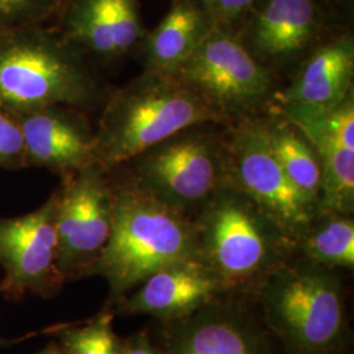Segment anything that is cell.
I'll return each mask as SVG.
<instances>
[{"label":"cell","instance_id":"obj_1","mask_svg":"<svg viewBox=\"0 0 354 354\" xmlns=\"http://www.w3.org/2000/svg\"><path fill=\"white\" fill-rule=\"evenodd\" d=\"M225 122L203 96L175 76L145 70L106 95L95 127L96 162L114 171L185 129Z\"/></svg>","mask_w":354,"mask_h":354},{"label":"cell","instance_id":"obj_2","mask_svg":"<svg viewBox=\"0 0 354 354\" xmlns=\"http://www.w3.org/2000/svg\"><path fill=\"white\" fill-rule=\"evenodd\" d=\"M106 97L89 58L44 24L0 30V105L26 112L49 105L82 111Z\"/></svg>","mask_w":354,"mask_h":354},{"label":"cell","instance_id":"obj_3","mask_svg":"<svg viewBox=\"0 0 354 354\" xmlns=\"http://www.w3.org/2000/svg\"><path fill=\"white\" fill-rule=\"evenodd\" d=\"M111 175L112 231L91 274L105 277L118 297L165 266L197 257V241L189 216L140 189L127 176L118 180Z\"/></svg>","mask_w":354,"mask_h":354},{"label":"cell","instance_id":"obj_4","mask_svg":"<svg viewBox=\"0 0 354 354\" xmlns=\"http://www.w3.org/2000/svg\"><path fill=\"white\" fill-rule=\"evenodd\" d=\"M197 215V257L222 286L269 276L292 247L256 203L228 183Z\"/></svg>","mask_w":354,"mask_h":354},{"label":"cell","instance_id":"obj_5","mask_svg":"<svg viewBox=\"0 0 354 354\" xmlns=\"http://www.w3.org/2000/svg\"><path fill=\"white\" fill-rule=\"evenodd\" d=\"M189 127L127 162V177L167 206L192 218L226 183L225 134Z\"/></svg>","mask_w":354,"mask_h":354},{"label":"cell","instance_id":"obj_6","mask_svg":"<svg viewBox=\"0 0 354 354\" xmlns=\"http://www.w3.org/2000/svg\"><path fill=\"white\" fill-rule=\"evenodd\" d=\"M327 269L315 264L281 266L268 276V322L295 354H328L340 342L342 285Z\"/></svg>","mask_w":354,"mask_h":354},{"label":"cell","instance_id":"obj_7","mask_svg":"<svg viewBox=\"0 0 354 354\" xmlns=\"http://www.w3.org/2000/svg\"><path fill=\"white\" fill-rule=\"evenodd\" d=\"M226 183L247 194L279 227L292 247L298 245L317 209L294 187L268 143L264 118L238 121L225 133Z\"/></svg>","mask_w":354,"mask_h":354},{"label":"cell","instance_id":"obj_8","mask_svg":"<svg viewBox=\"0 0 354 354\" xmlns=\"http://www.w3.org/2000/svg\"><path fill=\"white\" fill-rule=\"evenodd\" d=\"M171 75L203 96L226 121L253 118L270 97L273 75L241 44L235 30L214 26Z\"/></svg>","mask_w":354,"mask_h":354},{"label":"cell","instance_id":"obj_9","mask_svg":"<svg viewBox=\"0 0 354 354\" xmlns=\"http://www.w3.org/2000/svg\"><path fill=\"white\" fill-rule=\"evenodd\" d=\"M55 192L58 268L64 279L91 274L108 243L113 216V181L97 162L61 177Z\"/></svg>","mask_w":354,"mask_h":354},{"label":"cell","instance_id":"obj_10","mask_svg":"<svg viewBox=\"0 0 354 354\" xmlns=\"http://www.w3.org/2000/svg\"><path fill=\"white\" fill-rule=\"evenodd\" d=\"M55 207L57 197L53 192L35 212L0 218V266L4 270L0 286L7 297L20 298L26 292L50 297L62 286Z\"/></svg>","mask_w":354,"mask_h":354},{"label":"cell","instance_id":"obj_11","mask_svg":"<svg viewBox=\"0 0 354 354\" xmlns=\"http://www.w3.org/2000/svg\"><path fill=\"white\" fill-rule=\"evenodd\" d=\"M239 26L241 44L272 71L323 42L328 12L324 0H256Z\"/></svg>","mask_w":354,"mask_h":354},{"label":"cell","instance_id":"obj_12","mask_svg":"<svg viewBox=\"0 0 354 354\" xmlns=\"http://www.w3.org/2000/svg\"><path fill=\"white\" fill-rule=\"evenodd\" d=\"M13 113L24 136L28 168L64 177L96 162L95 129L86 111L49 105Z\"/></svg>","mask_w":354,"mask_h":354},{"label":"cell","instance_id":"obj_13","mask_svg":"<svg viewBox=\"0 0 354 354\" xmlns=\"http://www.w3.org/2000/svg\"><path fill=\"white\" fill-rule=\"evenodd\" d=\"M354 38L351 33L320 42L279 95L281 115L289 121L326 113L353 89Z\"/></svg>","mask_w":354,"mask_h":354},{"label":"cell","instance_id":"obj_14","mask_svg":"<svg viewBox=\"0 0 354 354\" xmlns=\"http://www.w3.org/2000/svg\"><path fill=\"white\" fill-rule=\"evenodd\" d=\"M59 13L64 37L102 62L127 55L146 35L140 0H70Z\"/></svg>","mask_w":354,"mask_h":354},{"label":"cell","instance_id":"obj_15","mask_svg":"<svg viewBox=\"0 0 354 354\" xmlns=\"http://www.w3.org/2000/svg\"><path fill=\"white\" fill-rule=\"evenodd\" d=\"M221 288L213 272L198 257H192L145 279L140 290L122 304L121 311L180 319L210 304Z\"/></svg>","mask_w":354,"mask_h":354},{"label":"cell","instance_id":"obj_16","mask_svg":"<svg viewBox=\"0 0 354 354\" xmlns=\"http://www.w3.org/2000/svg\"><path fill=\"white\" fill-rule=\"evenodd\" d=\"M168 332L165 354H273L266 336L234 310H196Z\"/></svg>","mask_w":354,"mask_h":354},{"label":"cell","instance_id":"obj_17","mask_svg":"<svg viewBox=\"0 0 354 354\" xmlns=\"http://www.w3.org/2000/svg\"><path fill=\"white\" fill-rule=\"evenodd\" d=\"M214 26L193 0H174L163 20L140 42L145 70L172 74L198 49Z\"/></svg>","mask_w":354,"mask_h":354},{"label":"cell","instance_id":"obj_18","mask_svg":"<svg viewBox=\"0 0 354 354\" xmlns=\"http://www.w3.org/2000/svg\"><path fill=\"white\" fill-rule=\"evenodd\" d=\"M268 143L285 174L307 201L315 206L320 196L322 167L315 147L282 115L264 118Z\"/></svg>","mask_w":354,"mask_h":354},{"label":"cell","instance_id":"obj_19","mask_svg":"<svg viewBox=\"0 0 354 354\" xmlns=\"http://www.w3.org/2000/svg\"><path fill=\"white\" fill-rule=\"evenodd\" d=\"M292 125L304 133L319 155L322 184L317 214H353L354 150L344 147L314 125Z\"/></svg>","mask_w":354,"mask_h":354},{"label":"cell","instance_id":"obj_20","mask_svg":"<svg viewBox=\"0 0 354 354\" xmlns=\"http://www.w3.org/2000/svg\"><path fill=\"white\" fill-rule=\"evenodd\" d=\"M298 245L302 247L311 264L324 268H353L352 215L319 213Z\"/></svg>","mask_w":354,"mask_h":354},{"label":"cell","instance_id":"obj_21","mask_svg":"<svg viewBox=\"0 0 354 354\" xmlns=\"http://www.w3.org/2000/svg\"><path fill=\"white\" fill-rule=\"evenodd\" d=\"M66 354H124L112 328V315L102 314L84 327L61 333Z\"/></svg>","mask_w":354,"mask_h":354},{"label":"cell","instance_id":"obj_22","mask_svg":"<svg viewBox=\"0 0 354 354\" xmlns=\"http://www.w3.org/2000/svg\"><path fill=\"white\" fill-rule=\"evenodd\" d=\"M61 10L62 0H0V30L44 24Z\"/></svg>","mask_w":354,"mask_h":354},{"label":"cell","instance_id":"obj_23","mask_svg":"<svg viewBox=\"0 0 354 354\" xmlns=\"http://www.w3.org/2000/svg\"><path fill=\"white\" fill-rule=\"evenodd\" d=\"M0 168L19 171L28 168L26 142L16 115L0 105Z\"/></svg>","mask_w":354,"mask_h":354},{"label":"cell","instance_id":"obj_24","mask_svg":"<svg viewBox=\"0 0 354 354\" xmlns=\"http://www.w3.org/2000/svg\"><path fill=\"white\" fill-rule=\"evenodd\" d=\"M197 3L215 26H239L243 17L252 8L256 0H193Z\"/></svg>","mask_w":354,"mask_h":354},{"label":"cell","instance_id":"obj_25","mask_svg":"<svg viewBox=\"0 0 354 354\" xmlns=\"http://www.w3.org/2000/svg\"><path fill=\"white\" fill-rule=\"evenodd\" d=\"M124 354H159L145 335H138L130 339L124 345Z\"/></svg>","mask_w":354,"mask_h":354},{"label":"cell","instance_id":"obj_26","mask_svg":"<svg viewBox=\"0 0 354 354\" xmlns=\"http://www.w3.org/2000/svg\"><path fill=\"white\" fill-rule=\"evenodd\" d=\"M36 354H66L64 353V349H61V348H58V346H55V345H50V346H48V348H45L44 351H41V352H38Z\"/></svg>","mask_w":354,"mask_h":354},{"label":"cell","instance_id":"obj_27","mask_svg":"<svg viewBox=\"0 0 354 354\" xmlns=\"http://www.w3.org/2000/svg\"><path fill=\"white\" fill-rule=\"evenodd\" d=\"M0 292H1V286H0ZM8 345H11V342L4 340V339H1V337H0V348H3V346H8Z\"/></svg>","mask_w":354,"mask_h":354},{"label":"cell","instance_id":"obj_28","mask_svg":"<svg viewBox=\"0 0 354 354\" xmlns=\"http://www.w3.org/2000/svg\"><path fill=\"white\" fill-rule=\"evenodd\" d=\"M68 1H70V0H62V8H64V6H66ZM61 11H62V10H61Z\"/></svg>","mask_w":354,"mask_h":354}]
</instances>
